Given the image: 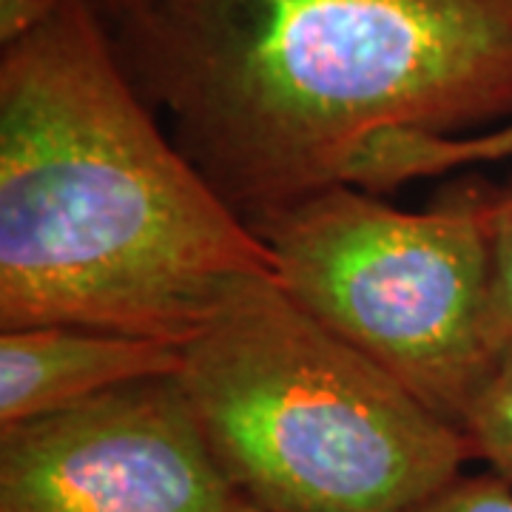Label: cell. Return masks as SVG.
<instances>
[{
    "instance_id": "cell-1",
    "label": "cell",
    "mask_w": 512,
    "mask_h": 512,
    "mask_svg": "<svg viewBox=\"0 0 512 512\" xmlns=\"http://www.w3.org/2000/svg\"><path fill=\"white\" fill-rule=\"evenodd\" d=\"M274 256L165 131L97 0L0 57V330L185 345Z\"/></svg>"
},
{
    "instance_id": "cell-2",
    "label": "cell",
    "mask_w": 512,
    "mask_h": 512,
    "mask_svg": "<svg viewBox=\"0 0 512 512\" xmlns=\"http://www.w3.org/2000/svg\"><path fill=\"white\" fill-rule=\"evenodd\" d=\"M111 29L177 146L251 228L345 185L382 131L512 117V0H146Z\"/></svg>"
},
{
    "instance_id": "cell-3",
    "label": "cell",
    "mask_w": 512,
    "mask_h": 512,
    "mask_svg": "<svg viewBox=\"0 0 512 512\" xmlns=\"http://www.w3.org/2000/svg\"><path fill=\"white\" fill-rule=\"evenodd\" d=\"M180 382L228 481L262 512H410L473 461L458 424L274 276L185 342Z\"/></svg>"
},
{
    "instance_id": "cell-4",
    "label": "cell",
    "mask_w": 512,
    "mask_h": 512,
    "mask_svg": "<svg viewBox=\"0 0 512 512\" xmlns=\"http://www.w3.org/2000/svg\"><path fill=\"white\" fill-rule=\"evenodd\" d=\"M490 205L493 188L478 183L447 188L427 211L330 185L254 231L299 308L461 427L493 376Z\"/></svg>"
},
{
    "instance_id": "cell-5",
    "label": "cell",
    "mask_w": 512,
    "mask_h": 512,
    "mask_svg": "<svg viewBox=\"0 0 512 512\" xmlns=\"http://www.w3.org/2000/svg\"><path fill=\"white\" fill-rule=\"evenodd\" d=\"M180 373L0 427V512H251Z\"/></svg>"
},
{
    "instance_id": "cell-6",
    "label": "cell",
    "mask_w": 512,
    "mask_h": 512,
    "mask_svg": "<svg viewBox=\"0 0 512 512\" xmlns=\"http://www.w3.org/2000/svg\"><path fill=\"white\" fill-rule=\"evenodd\" d=\"M185 345L117 330L40 325L0 330V427L46 416L123 384L174 376Z\"/></svg>"
},
{
    "instance_id": "cell-7",
    "label": "cell",
    "mask_w": 512,
    "mask_h": 512,
    "mask_svg": "<svg viewBox=\"0 0 512 512\" xmlns=\"http://www.w3.org/2000/svg\"><path fill=\"white\" fill-rule=\"evenodd\" d=\"M493 160H512V126L470 137L461 131L390 128L356 151L345 171V185L382 197L410 180L439 177L458 165Z\"/></svg>"
},
{
    "instance_id": "cell-8",
    "label": "cell",
    "mask_w": 512,
    "mask_h": 512,
    "mask_svg": "<svg viewBox=\"0 0 512 512\" xmlns=\"http://www.w3.org/2000/svg\"><path fill=\"white\" fill-rule=\"evenodd\" d=\"M490 245H493V276H490L484 342H487L490 373L495 376L501 367L512 365V185L493 188Z\"/></svg>"
},
{
    "instance_id": "cell-9",
    "label": "cell",
    "mask_w": 512,
    "mask_h": 512,
    "mask_svg": "<svg viewBox=\"0 0 512 512\" xmlns=\"http://www.w3.org/2000/svg\"><path fill=\"white\" fill-rule=\"evenodd\" d=\"M461 433L473 461L512 481V365L501 367L478 393Z\"/></svg>"
},
{
    "instance_id": "cell-10",
    "label": "cell",
    "mask_w": 512,
    "mask_h": 512,
    "mask_svg": "<svg viewBox=\"0 0 512 512\" xmlns=\"http://www.w3.org/2000/svg\"><path fill=\"white\" fill-rule=\"evenodd\" d=\"M410 512H512V481L493 470L461 473Z\"/></svg>"
},
{
    "instance_id": "cell-11",
    "label": "cell",
    "mask_w": 512,
    "mask_h": 512,
    "mask_svg": "<svg viewBox=\"0 0 512 512\" xmlns=\"http://www.w3.org/2000/svg\"><path fill=\"white\" fill-rule=\"evenodd\" d=\"M66 0H0V43L9 46L49 18H55Z\"/></svg>"
},
{
    "instance_id": "cell-12",
    "label": "cell",
    "mask_w": 512,
    "mask_h": 512,
    "mask_svg": "<svg viewBox=\"0 0 512 512\" xmlns=\"http://www.w3.org/2000/svg\"><path fill=\"white\" fill-rule=\"evenodd\" d=\"M143 3L146 0H97V6L103 9V15L109 18L111 26H117V23H123L131 15H137L143 9Z\"/></svg>"
},
{
    "instance_id": "cell-13",
    "label": "cell",
    "mask_w": 512,
    "mask_h": 512,
    "mask_svg": "<svg viewBox=\"0 0 512 512\" xmlns=\"http://www.w3.org/2000/svg\"><path fill=\"white\" fill-rule=\"evenodd\" d=\"M251 512H262V510H256V507H254V510H251Z\"/></svg>"
}]
</instances>
